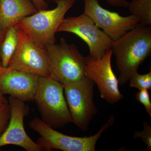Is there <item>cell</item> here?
Instances as JSON below:
<instances>
[{"instance_id":"6da1fadb","label":"cell","mask_w":151,"mask_h":151,"mask_svg":"<svg viewBox=\"0 0 151 151\" xmlns=\"http://www.w3.org/2000/svg\"><path fill=\"white\" fill-rule=\"evenodd\" d=\"M112 49L119 72V84L124 85L151 55V26L139 23L113 41Z\"/></svg>"},{"instance_id":"7a4b0ae2","label":"cell","mask_w":151,"mask_h":151,"mask_svg":"<svg viewBox=\"0 0 151 151\" xmlns=\"http://www.w3.org/2000/svg\"><path fill=\"white\" fill-rule=\"evenodd\" d=\"M63 92V85L58 81L50 76H39L34 100L42 122L54 129L72 123Z\"/></svg>"},{"instance_id":"3957f363","label":"cell","mask_w":151,"mask_h":151,"mask_svg":"<svg viewBox=\"0 0 151 151\" xmlns=\"http://www.w3.org/2000/svg\"><path fill=\"white\" fill-rule=\"evenodd\" d=\"M54 2L57 4L55 8L38 11L24 18L17 24L35 42L45 47L56 42L55 34L58 29L75 1L54 0Z\"/></svg>"},{"instance_id":"277c9868","label":"cell","mask_w":151,"mask_h":151,"mask_svg":"<svg viewBox=\"0 0 151 151\" xmlns=\"http://www.w3.org/2000/svg\"><path fill=\"white\" fill-rule=\"evenodd\" d=\"M50 77L63 85L74 83L84 78L85 57L74 44H69L63 38L59 43L46 46Z\"/></svg>"},{"instance_id":"5b68a950","label":"cell","mask_w":151,"mask_h":151,"mask_svg":"<svg viewBox=\"0 0 151 151\" xmlns=\"http://www.w3.org/2000/svg\"><path fill=\"white\" fill-rule=\"evenodd\" d=\"M115 118L111 116L108 122L97 134L89 137H72L57 132L39 118H34L30 122L31 129L40 135L37 143L43 150L52 149L63 151H94L96 143L103 132L113 124Z\"/></svg>"},{"instance_id":"8992f818","label":"cell","mask_w":151,"mask_h":151,"mask_svg":"<svg viewBox=\"0 0 151 151\" xmlns=\"http://www.w3.org/2000/svg\"><path fill=\"white\" fill-rule=\"evenodd\" d=\"M94 83L84 76L80 81L63 85L65 101L72 123L85 132L97 113L94 102Z\"/></svg>"},{"instance_id":"52a82bcc","label":"cell","mask_w":151,"mask_h":151,"mask_svg":"<svg viewBox=\"0 0 151 151\" xmlns=\"http://www.w3.org/2000/svg\"><path fill=\"white\" fill-rule=\"evenodd\" d=\"M8 68L40 76H50L46 47L36 43L19 27L18 44Z\"/></svg>"},{"instance_id":"ba28073f","label":"cell","mask_w":151,"mask_h":151,"mask_svg":"<svg viewBox=\"0 0 151 151\" xmlns=\"http://www.w3.org/2000/svg\"><path fill=\"white\" fill-rule=\"evenodd\" d=\"M58 32L71 33L80 37L89 47V56L95 59L101 58L112 49L113 41L83 14L64 18Z\"/></svg>"},{"instance_id":"9c48e42d","label":"cell","mask_w":151,"mask_h":151,"mask_svg":"<svg viewBox=\"0 0 151 151\" xmlns=\"http://www.w3.org/2000/svg\"><path fill=\"white\" fill-rule=\"evenodd\" d=\"M113 50L111 49L101 58L85 57L84 76L97 84L100 97L108 103L114 104L124 97L119 83L111 66Z\"/></svg>"},{"instance_id":"30bf717a","label":"cell","mask_w":151,"mask_h":151,"mask_svg":"<svg viewBox=\"0 0 151 151\" xmlns=\"http://www.w3.org/2000/svg\"><path fill=\"white\" fill-rule=\"evenodd\" d=\"M84 1L83 14L91 19L113 41L117 40L139 24L135 16L122 17L118 13L104 9L100 6L98 0Z\"/></svg>"},{"instance_id":"8fae6325","label":"cell","mask_w":151,"mask_h":151,"mask_svg":"<svg viewBox=\"0 0 151 151\" xmlns=\"http://www.w3.org/2000/svg\"><path fill=\"white\" fill-rule=\"evenodd\" d=\"M11 117L6 129L0 137V147L14 145L27 151H41L43 150L29 137L25 132L24 120L28 115L29 108L25 102L10 96Z\"/></svg>"},{"instance_id":"7c38bea8","label":"cell","mask_w":151,"mask_h":151,"mask_svg":"<svg viewBox=\"0 0 151 151\" xmlns=\"http://www.w3.org/2000/svg\"><path fill=\"white\" fill-rule=\"evenodd\" d=\"M39 76L8 68L0 76V92L24 102L34 100Z\"/></svg>"},{"instance_id":"4fadbf2b","label":"cell","mask_w":151,"mask_h":151,"mask_svg":"<svg viewBox=\"0 0 151 151\" xmlns=\"http://www.w3.org/2000/svg\"><path fill=\"white\" fill-rule=\"evenodd\" d=\"M37 11L31 0H0V34L4 37L10 28Z\"/></svg>"},{"instance_id":"5bb4252c","label":"cell","mask_w":151,"mask_h":151,"mask_svg":"<svg viewBox=\"0 0 151 151\" xmlns=\"http://www.w3.org/2000/svg\"><path fill=\"white\" fill-rule=\"evenodd\" d=\"M19 42L17 25L10 28L6 33L0 46V58L3 67L7 68L11 58L16 49Z\"/></svg>"},{"instance_id":"9a60e30c","label":"cell","mask_w":151,"mask_h":151,"mask_svg":"<svg viewBox=\"0 0 151 151\" xmlns=\"http://www.w3.org/2000/svg\"><path fill=\"white\" fill-rule=\"evenodd\" d=\"M131 14L138 19L139 23L151 26V0H132L128 7Z\"/></svg>"},{"instance_id":"2e32d148","label":"cell","mask_w":151,"mask_h":151,"mask_svg":"<svg viewBox=\"0 0 151 151\" xmlns=\"http://www.w3.org/2000/svg\"><path fill=\"white\" fill-rule=\"evenodd\" d=\"M130 86L137 88L139 90L151 89V71L145 74H139L138 72L132 76L129 80Z\"/></svg>"},{"instance_id":"e0dca14e","label":"cell","mask_w":151,"mask_h":151,"mask_svg":"<svg viewBox=\"0 0 151 151\" xmlns=\"http://www.w3.org/2000/svg\"><path fill=\"white\" fill-rule=\"evenodd\" d=\"M11 117L10 106L8 103L0 105V137L6 129Z\"/></svg>"},{"instance_id":"ac0fdd59","label":"cell","mask_w":151,"mask_h":151,"mask_svg":"<svg viewBox=\"0 0 151 151\" xmlns=\"http://www.w3.org/2000/svg\"><path fill=\"white\" fill-rule=\"evenodd\" d=\"M144 129L142 131H135L133 139L138 138L142 139L143 142L147 145L146 150L151 151V127L147 122L143 124Z\"/></svg>"},{"instance_id":"d6986e66","label":"cell","mask_w":151,"mask_h":151,"mask_svg":"<svg viewBox=\"0 0 151 151\" xmlns=\"http://www.w3.org/2000/svg\"><path fill=\"white\" fill-rule=\"evenodd\" d=\"M136 100L144 105L147 113L151 117V102L148 90L146 89L139 90L135 96Z\"/></svg>"},{"instance_id":"ffe728a7","label":"cell","mask_w":151,"mask_h":151,"mask_svg":"<svg viewBox=\"0 0 151 151\" xmlns=\"http://www.w3.org/2000/svg\"><path fill=\"white\" fill-rule=\"evenodd\" d=\"M38 11L45 10L48 8V5L45 0H31Z\"/></svg>"},{"instance_id":"44dd1931","label":"cell","mask_w":151,"mask_h":151,"mask_svg":"<svg viewBox=\"0 0 151 151\" xmlns=\"http://www.w3.org/2000/svg\"><path fill=\"white\" fill-rule=\"evenodd\" d=\"M107 1L109 4L118 7L127 8L129 3L126 0H107Z\"/></svg>"},{"instance_id":"7402d4cb","label":"cell","mask_w":151,"mask_h":151,"mask_svg":"<svg viewBox=\"0 0 151 151\" xmlns=\"http://www.w3.org/2000/svg\"><path fill=\"white\" fill-rule=\"evenodd\" d=\"M4 95L0 92V105H4L8 102V100L4 97Z\"/></svg>"},{"instance_id":"603a6c76","label":"cell","mask_w":151,"mask_h":151,"mask_svg":"<svg viewBox=\"0 0 151 151\" xmlns=\"http://www.w3.org/2000/svg\"><path fill=\"white\" fill-rule=\"evenodd\" d=\"M7 68H5L3 67L1 63L0 62V76L1 75L4 71H5L7 69Z\"/></svg>"},{"instance_id":"cb8c5ba5","label":"cell","mask_w":151,"mask_h":151,"mask_svg":"<svg viewBox=\"0 0 151 151\" xmlns=\"http://www.w3.org/2000/svg\"><path fill=\"white\" fill-rule=\"evenodd\" d=\"M4 37L2 35H1L0 34V46H1V44L2 42Z\"/></svg>"}]
</instances>
